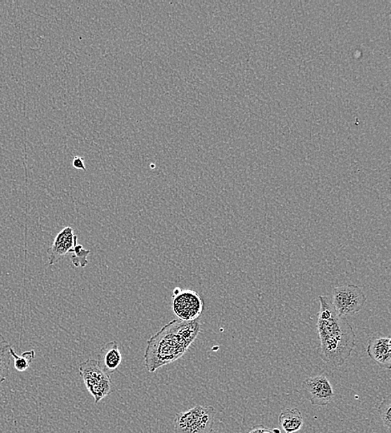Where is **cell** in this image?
Wrapping results in <instances>:
<instances>
[{"label": "cell", "instance_id": "6da1fadb", "mask_svg": "<svg viewBox=\"0 0 391 433\" xmlns=\"http://www.w3.org/2000/svg\"><path fill=\"white\" fill-rule=\"evenodd\" d=\"M317 331L321 358L333 368L344 365L356 346V334L347 319L338 314L328 297L320 296Z\"/></svg>", "mask_w": 391, "mask_h": 433}, {"label": "cell", "instance_id": "5bb4252c", "mask_svg": "<svg viewBox=\"0 0 391 433\" xmlns=\"http://www.w3.org/2000/svg\"><path fill=\"white\" fill-rule=\"evenodd\" d=\"M72 253H74L71 257L72 264L75 268H79V267L84 268L88 265L87 258L90 253V250L84 249L82 245L76 244Z\"/></svg>", "mask_w": 391, "mask_h": 433}, {"label": "cell", "instance_id": "7c38bea8", "mask_svg": "<svg viewBox=\"0 0 391 433\" xmlns=\"http://www.w3.org/2000/svg\"><path fill=\"white\" fill-rule=\"evenodd\" d=\"M10 343L0 334V386L6 381L10 374L11 354Z\"/></svg>", "mask_w": 391, "mask_h": 433}, {"label": "cell", "instance_id": "9c48e42d", "mask_svg": "<svg viewBox=\"0 0 391 433\" xmlns=\"http://www.w3.org/2000/svg\"><path fill=\"white\" fill-rule=\"evenodd\" d=\"M391 339L386 336L376 334L370 338L368 354L379 365L390 370L391 368Z\"/></svg>", "mask_w": 391, "mask_h": 433}, {"label": "cell", "instance_id": "30bf717a", "mask_svg": "<svg viewBox=\"0 0 391 433\" xmlns=\"http://www.w3.org/2000/svg\"><path fill=\"white\" fill-rule=\"evenodd\" d=\"M99 366L106 374H112L118 369L122 363V354L120 350L118 343L112 341L104 344L98 354Z\"/></svg>", "mask_w": 391, "mask_h": 433}, {"label": "cell", "instance_id": "277c9868", "mask_svg": "<svg viewBox=\"0 0 391 433\" xmlns=\"http://www.w3.org/2000/svg\"><path fill=\"white\" fill-rule=\"evenodd\" d=\"M79 372L84 385L96 404L110 395L113 387L110 376L100 368L97 360H86L80 364Z\"/></svg>", "mask_w": 391, "mask_h": 433}, {"label": "cell", "instance_id": "8992f818", "mask_svg": "<svg viewBox=\"0 0 391 433\" xmlns=\"http://www.w3.org/2000/svg\"><path fill=\"white\" fill-rule=\"evenodd\" d=\"M332 302L337 313L345 318L362 310L366 296L361 287L356 285L337 287L333 289Z\"/></svg>", "mask_w": 391, "mask_h": 433}, {"label": "cell", "instance_id": "8fae6325", "mask_svg": "<svg viewBox=\"0 0 391 433\" xmlns=\"http://www.w3.org/2000/svg\"><path fill=\"white\" fill-rule=\"evenodd\" d=\"M279 422L286 433H296L301 430L304 424L303 416L298 408L282 412Z\"/></svg>", "mask_w": 391, "mask_h": 433}, {"label": "cell", "instance_id": "5b68a950", "mask_svg": "<svg viewBox=\"0 0 391 433\" xmlns=\"http://www.w3.org/2000/svg\"><path fill=\"white\" fill-rule=\"evenodd\" d=\"M172 310L180 320L195 321L203 313L204 301L196 291L176 287L172 295Z\"/></svg>", "mask_w": 391, "mask_h": 433}, {"label": "cell", "instance_id": "9a60e30c", "mask_svg": "<svg viewBox=\"0 0 391 433\" xmlns=\"http://www.w3.org/2000/svg\"><path fill=\"white\" fill-rule=\"evenodd\" d=\"M378 412L380 414L381 421L384 426L390 430L391 427V400L385 398L382 401L378 407Z\"/></svg>", "mask_w": 391, "mask_h": 433}, {"label": "cell", "instance_id": "7a4b0ae2", "mask_svg": "<svg viewBox=\"0 0 391 433\" xmlns=\"http://www.w3.org/2000/svg\"><path fill=\"white\" fill-rule=\"evenodd\" d=\"M200 330L198 319L195 321L176 319L167 323L148 340L144 355L146 369L153 374L159 368L177 361L187 353Z\"/></svg>", "mask_w": 391, "mask_h": 433}, {"label": "cell", "instance_id": "ba28073f", "mask_svg": "<svg viewBox=\"0 0 391 433\" xmlns=\"http://www.w3.org/2000/svg\"><path fill=\"white\" fill-rule=\"evenodd\" d=\"M77 235L71 227H66L60 231L55 238L53 244L48 249V265L53 266L59 262L77 244Z\"/></svg>", "mask_w": 391, "mask_h": 433}, {"label": "cell", "instance_id": "2e32d148", "mask_svg": "<svg viewBox=\"0 0 391 433\" xmlns=\"http://www.w3.org/2000/svg\"><path fill=\"white\" fill-rule=\"evenodd\" d=\"M247 433H281L279 428L269 429L260 425V426L254 427Z\"/></svg>", "mask_w": 391, "mask_h": 433}, {"label": "cell", "instance_id": "3957f363", "mask_svg": "<svg viewBox=\"0 0 391 433\" xmlns=\"http://www.w3.org/2000/svg\"><path fill=\"white\" fill-rule=\"evenodd\" d=\"M216 410L211 406L197 405L180 412L175 418V433H211Z\"/></svg>", "mask_w": 391, "mask_h": 433}, {"label": "cell", "instance_id": "e0dca14e", "mask_svg": "<svg viewBox=\"0 0 391 433\" xmlns=\"http://www.w3.org/2000/svg\"><path fill=\"white\" fill-rule=\"evenodd\" d=\"M73 166L76 169L84 170V171H86V165H84V161L83 157L76 156L74 157V160H73Z\"/></svg>", "mask_w": 391, "mask_h": 433}, {"label": "cell", "instance_id": "4fadbf2b", "mask_svg": "<svg viewBox=\"0 0 391 433\" xmlns=\"http://www.w3.org/2000/svg\"><path fill=\"white\" fill-rule=\"evenodd\" d=\"M10 353L14 358V366L18 372H26L29 369L30 364L35 358V350L24 352L21 356L16 354L13 347H10Z\"/></svg>", "mask_w": 391, "mask_h": 433}, {"label": "cell", "instance_id": "52a82bcc", "mask_svg": "<svg viewBox=\"0 0 391 433\" xmlns=\"http://www.w3.org/2000/svg\"><path fill=\"white\" fill-rule=\"evenodd\" d=\"M302 387L312 405L326 406L332 402L334 396L333 387L324 374L306 378Z\"/></svg>", "mask_w": 391, "mask_h": 433}]
</instances>
